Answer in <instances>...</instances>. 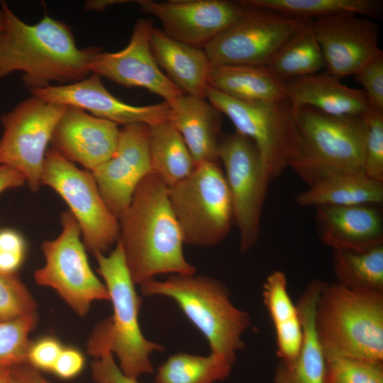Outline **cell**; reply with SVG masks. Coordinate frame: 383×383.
<instances>
[{"mask_svg": "<svg viewBox=\"0 0 383 383\" xmlns=\"http://www.w3.org/2000/svg\"><path fill=\"white\" fill-rule=\"evenodd\" d=\"M362 118L365 126L363 171L383 182V112L371 108Z\"/></svg>", "mask_w": 383, "mask_h": 383, "instance_id": "d590c367", "label": "cell"}, {"mask_svg": "<svg viewBox=\"0 0 383 383\" xmlns=\"http://www.w3.org/2000/svg\"><path fill=\"white\" fill-rule=\"evenodd\" d=\"M85 362L84 355L79 349L72 345H64L52 374L61 379H72L82 373Z\"/></svg>", "mask_w": 383, "mask_h": 383, "instance_id": "60d3db41", "label": "cell"}, {"mask_svg": "<svg viewBox=\"0 0 383 383\" xmlns=\"http://www.w3.org/2000/svg\"><path fill=\"white\" fill-rule=\"evenodd\" d=\"M326 72L338 79L355 74L382 50L379 26L370 18L345 12L312 20Z\"/></svg>", "mask_w": 383, "mask_h": 383, "instance_id": "9a60e30c", "label": "cell"}, {"mask_svg": "<svg viewBox=\"0 0 383 383\" xmlns=\"http://www.w3.org/2000/svg\"><path fill=\"white\" fill-rule=\"evenodd\" d=\"M364 88L372 108L383 112V52L382 50L365 64L355 74Z\"/></svg>", "mask_w": 383, "mask_h": 383, "instance_id": "74e56055", "label": "cell"}, {"mask_svg": "<svg viewBox=\"0 0 383 383\" xmlns=\"http://www.w3.org/2000/svg\"><path fill=\"white\" fill-rule=\"evenodd\" d=\"M27 243L23 235L12 228L0 229V271L18 273L27 255Z\"/></svg>", "mask_w": 383, "mask_h": 383, "instance_id": "8d00e7d4", "label": "cell"}, {"mask_svg": "<svg viewBox=\"0 0 383 383\" xmlns=\"http://www.w3.org/2000/svg\"><path fill=\"white\" fill-rule=\"evenodd\" d=\"M128 2V1L118 0H103V1H88L84 4V8L87 10L101 11L104 10L107 6Z\"/></svg>", "mask_w": 383, "mask_h": 383, "instance_id": "ee69618b", "label": "cell"}, {"mask_svg": "<svg viewBox=\"0 0 383 383\" xmlns=\"http://www.w3.org/2000/svg\"><path fill=\"white\" fill-rule=\"evenodd\" d=\"M94 255L98 263L97 272L109 293L113 313L93 329L87 343L89 354L95 358L106 352L115 354L120 370L136 379L153 373L150 355L164 348L148 340L141 331L138 321L141 299L126 266L121 243L117 241L108 255Z\"/></svg>", "mask_w": 383, "mask_h": 383, "instance_id": "3957f363", "label": "cell"}, {"mask_svg": "<svg viewBox=\"0 0 383 383\" xmlns=\"http://www.w3.org/2000/svg\"><path fill=\"white\" fill-rule=\"evenodd\" d=\"M4 26L0 30V79L22 72L30 90L79 82L91 73L89 65L101 50L76 45L70 27L45 15L35 24L20 19L6 1H0Z\"/></svg>", "mask_w": 383, "mask_h": 383, "instance_id": "6da1fadb", "label": "cell"}, {"mask_svg": "<svg viewBox=\"0 0 383 383\" xmlns=\"http://www.w3.org/2000/svg\"><path fill=\"white\" fill-rule=\"evenodd\" d=\"M91 370L94 383H139L120 370L111 353H104L95 358L91 364Z\"/></svg>", "mask_w": 383, "mask_h": 383, "instance_id": "ab89813d", "label": "cell"}, {"mask_svg": "<svg viewBox=\"0 0 383 383\" xmlns=\"http://www.w3.org/2000/svg\"><path fill=\"white\" fill-rule=\"evenodd\" d=\"M311 21L288 39L265 66L277 79L285 82L318 73L325 67Z\"/></svg>", "mask_w": 383, "mask_h": 383, "instance_id": "83f0119b", "label": "cell"}, {"mask_svg": "<svg viewBox=\"0 0 383 383\" xmlns=\"http://www.w3.org/2000/svg\"><path fill=\"white\" fill-rule=\"evenodd\" d=\"M67 107L31 95L0 116V165L21 172L33 192L41 186L47 147Z\"/></svg>", "mask_w": 383, "mask_h": 383, "instance_id": "7c38bea8", "label": "cell"}, {"mask_svg": "<svg viewBox=\"0 0 383 383\" xmlns=\"http://www.w3.org/2000/svg\"><path fill=\"white\" fill-rule=\"evenodd\" d=\"M8 383H50L42 372L26 362L10 368Z\"/></svg>", "mask_w": 383, "mask_h": 383, "instance_id": "b9f144b4", "label": "cell"}, {"mask_svg": "<svg viewBox=\"0 0 383 383\" xmlns=\"http://www.w3.org/2000/svg\"><path fill=\"white\" fill-rule=\"evenodd\" d=\"M336 282L347 288L383 293V244L362 250H333Z\"/></svg>", "mask_w": 383, "mask_h": 383, "instance_id": "f1b7e54d", "label": "cell"}, {"mask_svg": "<svg viewBox=\"0 0 383 383\" xmlns=\"http://www.w3.org/2000/svg\"><path fill=\"white\" fill-rule=\"evenodd\" d=\"M37 312V303L18 273L0 271V321Z\"/></svg>", "mask_w": 383, "mask_h": 383, "instance_id": "e575fe53", "label": "cell"}, {"mask_svg": "<svg viewBox=\"0 0 383 383\" xmlns=\"http://www.w3.org/2000/svg\"><path fill=\"white\" fill-rule=\"evenodd\" d=\"M315 325L326 357L383 362V293L326 282Z\"/></svg>", "mask_w": 383, "mask_h": 383, "instance_id": "277c9868", "label": "cell"}, {"mask_svg": "<svg viewBox=\"0 0 383 383\" xmlns=\"http://www.w3.org/2000/svg\"><path fill=\"white\" fill-rule=\"evenodd\" d=\"M249 5L263 7L305 20L318 19L350 12L374 18L382 10L380 0H243Z\"/></svg>", "mask_w": 383, "mask_h": 383, "instance_id": "4dcf8cb0", "label": "cell"}, {"mask_svg": "<svg viewBox=\"0 0 383 383\" xmlns=\"http://www.w3.org/2000/svg\"><path fill=\"white\" fill-rule=\"evenodd\" d=\"M218 158L231 193L234 221L239 231V248L242 252L257 243L261 215L270 182L255 143L238 132L222 135Z\"/></svg>", "mask_w": 383, "mask_h": 383, "instance_id": "4fadbf2b", "label": "cell"}, {"mask_svg": "<svg viewBox=\"0 0 383 383\" xmlns=\"http://www.w3.org/2000/svg\"><path fill=\"white\" fill-rule=\"evenodd\" d=\"M91 172L106 205L118 219L138 184L152 172L149 126L136 123L120 129L113 155Z\"/></svg>", "mask_w": 383, "mask_h": 383, "instance_id": "e0dca14e", "label": "cell"}, {"mask_svg": "<svg viewBox=\"0 0 383 383\" xmlns=\"http://www.w3.org/2000/svg\"><path fill=\"white\" fill-rule=\"evenodd\" d=\"M26 183L25 176L18 170L7 165H0V194L4 191L21 187Z\"/></svg>", "mask_w": 383, "mask_h": 383, "instance_id": "7bdbcfd3", "label": "cell"}, {"mask_svg": "<svg viewBox=\"0 0 383 383\" xmlns=\"http://www.w3.org/2000/svg\"><path fill=\"white\" fill-rule=\"evenodd\" d=\"M325 383H383V362L326 357Z\"/></svg>", "mask_w": 383, "mask_h": 383, "instance_id": "836d02e7", "label": "cell"}, {"mask_svg": "<svg viewBox=\"0 0 383 383\" xmlns=\"http://www.w3.org/2000/svg\"><path fill=\"white\" fill-rule=\"evenodd\" d=\"M64 347L53 335H43L30 340L27 351V363L40 372L52 373Z\"/></svg>", "mask_w": 383, "mask_h": 383, "instance_id": "f35d334b", "label": "cell"}, {"mask_svg": "<svg viewBox=\"0 0 383 383\" xmlns=\"http://www.w3.org/2000/svg\"><path fill=\"white\" fill-rule=\"evenodd\" d=\"M325 282L313 279L296 304L302 326V343L296 357L290 362L279 361L274 383H325L326 356L315 325L317 301Z\"/></svg>", "mask_w": 383, "mask_h": 383, "instance_id": "44dd1931", "label": "cell"}, {"mask_svg": "<svg viewBox=\"0 0 383 383\" xmlns=\"http://www.w3.org/2000/svg\"><path fill=\"white\" fill-rule=\"evenodd\" d=\"M168 198L184 243L212 246L230 233L233 201L218 162L197 165L186 178L168 187Z\"/></svg>", "mask_w": 383, "mask_h": 383, "instance_id": "52a82bcc", "label": "cell"}, {"mask_svg": "<svg viewBox=\"0 0 383 383\" xmlns=\"http://www.w3.org/2000/svg\"><path fill=\"white\" fill-rule=\"evenodd\" d=\"M321 241L333 250H362L383 244L380 205L316 206Z\"/></svg>", "mask_w": 383, "mask_h": 383, "instance_id": "ffe728a7", "label": "cell"}, {"mask_svg": "<svg viewBox=\"0 0 383 383\" xmlns=\"http://www.w3.org/2000/svg\"><path fill=\"white\" fill-rule=\"evenodd\" d=\"M152 27L151 19H138L127 46L116 52L100 50L89 70L91 74L123 87L146 89L170 104L184 94L163 73L152 55L150 44Z\"/></svg>", "mask_w": 383, "mask_h": 383, "instance_id": "2e32d148", "label": "cell"}, {"mask_svg": "<svg viewBox=\"0 0 383 383\" xmlns=\"http://www.w3.org/2000/svg\"><path fill=\"white\" fill-rule=\"evenodd\" d=\"M38 318L36 312L0 321V367L11 368L27 362L29 335Z\"/></svg>", "mask_w": 383, "mask_h": 383, "instance_id": "1f68e13d", "label": "cell"}, {"mask_svg": "<svg viewBox=\"0 0 383 383\" xmlns=\"http://www.w3.org/2000/svg\"><path fill=\"white\" fill-rule=\"evenodd\" d=\"M150 44L159 67L184 94L205 98L211 63L203 48L177 41L154 26Z\"/></svg>", "mask_w": 383, "mask_h": 383, "instance_id": "cb8c5ba5", "label": "cell"}, {"mask_svg": "<svg viewBox=\"0 0 383 383\" xmlns=\"http://www.w3.org/2000/svg\"><path fill=\"white\" fill-rule=\"evenodd\" d=\"M118 221V241L135 284L140 286L162 274H195L184 255L168 187L156 174L150 172L138 184Z\"/></svg>", "mask_w": 383, "mask_h": 383, "instance_id": "7a4b0ae2", "label": "cell"}, {"mask_svg": "<svg viewBox=\"0 0 383 383\" xmlns=\"http://www.w3.org/2000/svg\"><path fill=\"white\" fill-rule=\"evenodd\" d=\"M40 184L52 188L69 206L83 243L93 255L104 254L117 243L118 219L106 205L90 171L78 168L51 147L45 154Z\"/></svg>", "mask_w": 383, "mask_h": 383, "instance_id": "30bf717a", "label": "cell"}, {"mask_svg": "<svg viewBox=\"0 0 383 383\" xmlns=\"http://www.w3.org/2000/svg\"><path fill=\"white\" fill-rule=\"evenodd\" d=\"M300 206L381 205L383 182L368 176L363 170L326 178L295 197Z\"/></svg>", "mask_w": 383, "mask_h": 383, "instance_id": "d4e9b609", "label": "cell"}, {"mask_svg": "<svg viewBox=\"0 0 383 383\" xmlns=\"http://www.w3.org/2000/svg\"><path fill=\"white\" fill-rule=\"evenodd\" d=\"M205 98L256 145L271 181L288 167L296 140V108L288 99L248 101L230 97L208 86Z\"/></svg>", "mask_w": 383, "mask_h": 383, "instance_id": "ba28073f", "label": "cell"}, {"mask_svg": "<svg viewBox=\"0 0 383 383\" xmlns=\"http://www.w3.org/2000/svg\"><path fill=\"white\" fill-rule=\"evenodd\" d=\"M4 21H5V18H4V12L2 9L0 8V30H1L2 28L4 27Z\"/></svg>", "mask_w": 383, "mask_h": 383, "instance_id": "bcb514c9", "label": "cell"}, {"mask_svg": "<svg viewBox=\"0 0 383 383\" xmlns=\"http://www.w3.org/2000/svg\"><path fill=\"white\" fill-rule=\"evenodd\" d=\"M137 4L141 11L160 21L168 36L200 48L233 26L247 8L243 1L229 0H138Z\"/></svg>", "mask_w": 383, "mask_h": 383, "instance_id": "5bb4252c", "label": "cell"}, {"mask_svg": "<svg viewBox=\"0 0 383 383\" xmlns=\"http://www.w3.org/2000/svg\"><path fill=\"white\" fill-rule=\"evenodd\" d=\"M9 374L10 368L0 367V383H8Z\"/></svg>", "mask_w": 383, "mask_h": 383, "instance_id": "f6af8a7d", "label": "cell"}, {"mask_svg": "<svg viewBox=\"0 0 383 383\" xmlns=\"http://www.w3.org/2000/svg\"><path fill=\"white\" fill-rule=\"evenodd\" d=\"M62 231L41 248L45 265L34 272L37 284L53 289L79 316L89 313L93 302L110 301L108 289L92 271L81 240V229L72 213H62Z\"/></svg>", "mask_w": 383, "mask_h": 383, "instance_id": "9c48e42d", "label": "cell"}, {"mask_svg": "<svg viewBox=\"0 0 383 383\" xmlns=\"http://www.w3.org/2000/svg\"><path fill=\"white\" fill-rule=\"evenodd\" d=\"M29 91L46 101L77 107L123 126L136 123L151 126L167 120L170 111L166 101L148 106L123 102L110 93L101 77L95 74L72 84L51 85Z\"/></svg>", "mask_w": 383, "mask_h": 383, "instance_id": "ac0fdd59", "label": "cell"}, {"mask_svg": "<svg viewBox=\"0 0 383 383\" xmlns=\"http://www.w3.org/2000/svg\"><path fill=\"white\" fill-rule=\"evenodd\" d=\"M245 4L243 15L203 48L212 65L266 66L311 21Z\"/></svg>", "mask_w": 383, "mask_h": 383, "instance_id": "8fae6325", "label": "cell"}, {"mask_svg": "<svg viewBox=\"0 0 383 383\" xmlns=\"http://www.w3.org/2000/svg\"><path fill=\"white\" fill-rule=\"evenodd\" d=\"M149 127L152 172L169 187L186 178L196 165L183 138L168 119Z\"/></svg>", "mask_w": 383, "mask_h": 383, "instance_id": "4316f807", "label": "cell"}, {"mask_svg": "<svg viewBox=\"0 0 383 383\" xmlns=\"http://www.w3.org/2000/svg\"><path fill=\"white\" fill-rule=\"evenodd\" d=\"M168 121L183 138L196 165L218 162L221 113L206 98L182 94L169 104Z\"/></svg>", "mask_w": 383, "mask_h": 383, "instance_id": "7402d4cb", "label": "cell"}, {"mask_svg": "<svg viewBox=\"0 0 383 383\" xmlns=\"http://www.w3.org/2000/svg\"><path fill=\"white\" fill-rule=\"evenodd\" d=\"M209 86L236 99L275 101L287 99L284 82L265 66L212 65Z\"/></svg>", "mask_w": 383, "mask_h": 383, "instance_id": "484cf974", "label": "cell"}, {"mask_svg": "<svg viewBox=\"0 0 383 383\" xmlns=\"http://www.w3.org/2000/svg\"><path fill=\"white\" fill-rule=\"evenodd\" d=\"M233 362L211 353L208 356L179 353L171 355L157 369L156 383H214L226 379Z\"/></svg>", "mask_w": 383, "mask_h": 383, "instance_id": "f546056e", "label": "cell"}, {"mask_svg": "<svg viewBox=\"0 0 383 383\" xmlns=\"http://www.w3.org/2000/svg\"><path fill=\"white\" fill-rule=\"evenodd\" d=\"M284 82L287 99L295 108L308 106L339 116H362L372 108L363 90L347 87L326 72Z\"/></svg>", "mask_w": 383, "mask_h": 383, "instance_id": "603a6c76", "label": "cell"}, {"mask_svg": "<svg viewBox=\"0 0 383 383\" xmlns=\"http://www.w3.org/2000/svg\"><path fill=\"white\" fill-rule=\"evenodd\" d=\"M140 289L145 296L172 299L206 337L211 353L235 363L237 352L245 346L242 336L250 325V317L233 305L223 283L195 274H172L163 281L151 279Z\"/></svg>", "mask_w": 383, "mask_h": 383, "instance_id": "8992f818", "label": "cell"}, {"mask_svg": "<svg viewBox=\"0 0 383 383\" xmlns=\"http://www.w3.org/2000/svg\"><path fill=\"white\" fill-rule=\"evenodd\" d=\"M119 133L115 123L67 106L50 143L67 160L92 172L113 155Z\"/></svg>", "mask_w": 383, "mask_h": 383, "instance_id": "d6986e66", "label": "cell"}, {"mask_svg": "<svg viewBox=\"0 0 383 383\" xmlns=\"http://www.w3.org/2000/svg\"><path fill=\"white\" fill-rule=\"evenodd\" d=\"M262 297L274 328L299 319L296 304L288 292L287 277L283 272L275 270L267 276L262 286Z\"/></svg>", "mask_w": 383, "mask_h": 383, "instance_id": "d6a6232c", "label": "cell"}, {"mask_svg": "<svg viewBox=\"0 0 383 383\" xmlns=\"http://www.w3.org/2000/svg\"><path fill=\"white\" fill-rule=\"evenodd\" d=\"M296 140L291 167L310 187L329 177L363 170L362 116H331L313 107L296 108Z\"/></svg>", "mask_w": 383, "mask_h": 383, "instance_id": "5b68a950", "label": "cell"}]
</instances>
